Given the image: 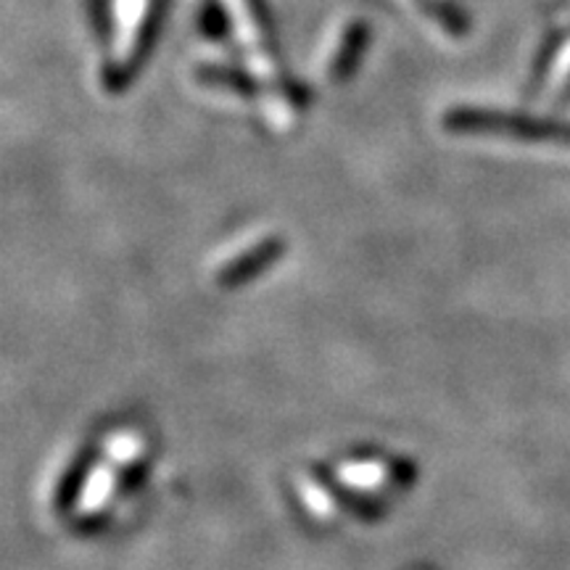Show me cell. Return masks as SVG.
<instances>
[{
  "instance_id": "obj_1",
  "label": "cell",
  "mask_w": 570,
  "mask_h": 570,
  "mask_svg": "<svg viewBox=\"0 0 570 570\" xmlns=\"http://www.w3.org/2000/svg\"><path fill=\"white\" fill-rule=\"evenodd\" d=\"M446 127L449 130H460V132L508 135V138H520V140H544V142H562V146H570V125L544 122V119L510 117V114H497V111H475V109L452 111L446 117Z\"/></svg>"
},
{
  "instance_id": "obj_2",
  "label": "cell",
  "mask_w": 570,
  "mask_h": 570,
  "mask_svg": "<svg viewBox=\"0 0 570 570\" xmlns=\"http://www.w3.org/2000/svg\"><path fill=\"white\" fill-rule=\"evenodd\" d=\"M230 9L238 13V32L248 48H254L262 61V75L273 77L277 75V63H273V42H269V32L262 17L259 3L256 0H230Z\"/></svg>"
},
{
  "instance_id": "obj_3",
  "label": "cell",
  "mask_w": 570,
  "mask_h": 570,
  "mask_svg": "<svg viewBox=\"0 0 570 570\" xmlns=\"http://www.w3.org/2000/svg\"><path fill=\"white\" fill-rule=\"evenodd\" d=\"M338 40L341 46L333 48V53L327 56V63H325L327 75H331L333 80H336V77H344L346 71L352 69L354 56L362 51V42H365V27L354 21V24H348L346 30H341Z\"/></svg>"
},
{
  "instance_id": "obj_4",
  "label": "cell",
  "mask_w": 570,
  "mask_h": 570,
  "mask_svg": "<svg viewBox=\"0 0 570 570\" xmlns=\"http://www.w3.org/2000/svg\"><path fill=\"white\" fill-rule=\"evenodd\" d=\"M277 248H281V244H277V240H265V244L262 246H256L254 252H248V256L246 259H238V262H230V265H227L225 269H223V283H240L244 281V277H248V273H256V269L259 267H265L269 259H273V256H277Z\"/></svg>"
},
{
  "instance_id": "obj_5",
  "label": "cell",
  "mask_w": 570,
  "mask_h": 570,
  "mask_svg": "<svg viewBox=\"0 0 570 570\" xmlns=\"http://www.w3.org/2000/svg\"><path fill=\"white\" fill-rule=\"evenodd\" d=\"M338 475L354 489H377V483L386 481V468H383V462L375 460L346 462V465L338 470Z\"/></svg>"
},
{
  "instance_id": "obj_6",
  "label": "cell",
  "mask_w": 570,
  "mask_h": 570,
  "mask_svg": "<svg viewBox=\"0 0 570 570\" xmlns=\"http://www.w3.org/2000/svg\"><path fill=\"white\" fill-rule=\"evenodd\" d=\"M114 491V473L109 470V465L106 462H101L96 470L90 473L88 479V487H85V494H82V512H92L98 510L101 504L106 502V499L111 497Z\"/></svg>"
},
{
  "instance_id": "obj_7",
  "label": "cell",
  "mask_w": 570,
  "mask_h": 570,
  "mask_svg": "<svg viewBox=\"0 0 570 570\" xmlns=\"http://www.w3.org/2000/svg\"><path fill=\"white\" fill-rule=\"evenodd\" d=\"M138 452H140V439L132 436V433H119V436H114L109 444V454L119 462H130L132 458H138Z\"/></svg>"
},
{
  "instance_id": "obj_8",
  "label": "cell",
  "mask_w": 570,
  "mask_h": 570,
  "mask_svg": "<svg viewBox=\"0 0 570 570\" xmlns=\"http://www.w3.org/2000/svg\"><path fill=\"white\" fill-rule=\"evenodd\" d=\"M550 90L560 92L568 88L570 82V40L566 42V48L558 53V59H554V69H552V77H550Z\"/></svg>"
}]
</instances>
